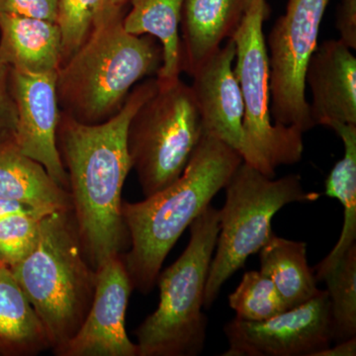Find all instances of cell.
<instances>
[{
	"instance_id": "obj_1",
	"label": "cell",
	"mask_w": 356,
	"mask_h": 356,
	"mask_svg": "<svg viewBox=\"0 0 356 356\" xmlns=\"http://www.w3.org/2000/svg\"><path fill=\"white\" fill-rule=\"evenodd\" d=\"M158 88L156 77L138 83L120 111L100 124L81 123L60 111L58 151L69 177L79 238L95 270L130 247L121 211L122 191L132 170L128 127L135 112Z\"/></svg>"
},
{
	"instance_id": "obj_2",
	"label": "cell",
	"mask_w": 356,
	"mask_h": 356,
	"mask_svg": "<svg viewBox=\"0 0 356 356\" xmlns=\"http://www.w3.org/2000/svg\"><path fill=\"white\" fill-rule=\"evenodd\" d=\"M242 163L238 152L203 133L173 184L140 202H122L130 238V250L122 257L133 289L142 294L154 289L173 245Z\"/></svg>"
},
{
	"instance_id": "obj_3",
	"label": "cell",
	"mask_w": 356,
	"mask_h": 356,
	"mask_svg": "<svg viewBox=\"0 0 356 356\" xmlns=\"http://www.w3.org/2000/svg\"><path fill=\"white\" fill-rule=\"evenodd\" d=\"M124 15L95 25L56 76L60 111L81 123L100 124L118 113L132 89L163 60L159 42L130 34Z\"/></svg>"
},
{
	"instance_id": "obj_4",
	"label": "cell",
	"mask_w": 356,
	"mask_h": 356,
	"mask_svg": "<svg viewBox=\"0 0 356 356\" xmlns=\"http://www.w3.org/2000/svg\"><path fill=\"white\" fill-rule=\"evenodd\" d=\"M9 269L39 316L55 353L81 329L97 275L84 254L72 210L42 218L36 247Z\"/></svg>"
},
{
	"instance_id": "obj_5",
	"label": "cell",
	"mask_w": 356,
	"mask_h": 356,
	"mask_svg": "<svg viewBox=\"0 0 356 356\" xmlns=\"http://www.w3.org/2000/svg\"><path fill=\"white\" fill-rule=\"evenodd\" d=\"M189 228L188 245L175 264L159 273L158 308L135 331L138 356L202 353L207 329L204 292L219 235V210L210 204Z\"/></svg>"
},
{
	"instance_id": "obj_6",
	"label": "cell",
	"mask_w": 356,
	"mask_h": 356,
	"mask_svg": "<svg viewBox=\"0 0 356 356\" xmlns=\"http://www.w3.org/2000/svg\"><path fill=\"white\" fill-rule=\"evenodd\" d=\"M225 189L219 235L204 292L206 309L216 301L225 282L273 236L271 221L278 211L288 204L314 202L321 196L306 191L298 175L274 179L243 161Z\"/></svg>"
},
{
	"instance_id": "obj_7",
	"label": "cell",
	"mask_w": 356,
	"mask_h": 356,
	"mask_svg": "<svg viewBox=\"0 0 356 356\" xmlns=\"http://www.w3.org/2000/svg\"><path fill=\"white\" fill-rule=\"evenodd\" d=\"M159 84L129 124L127 147L145 197L170 186L184 172L203 135L191 86L178 79Z\"/></svg>"
},
{
	"instance_id": "obj_8",
	"label": "cell",
	"mask_w": 356,
	"mask_h": 356,
	"mask_svg": "<svg viewBox=\"0 0 356 356\" xmlns=\"http://www.w3.org/2000/svg\"><path fill=\"white\" fill-rule=\"evenodd\" d=\"M270 13L266 0H257L232 39L236 44L235 74L242 91L243 163L268 177L276 168L295 165L304 152L303 133L278 126L270 113L269 62L264 24Z\"/></svg>"
},
{
	"instance_id": "obj_9",
	"label": "cell",
	"mask_w": 356,
	"mask_h": 356,
	"mask_svg": "<svg viewBox=\"0 0 356 356\" xmlns=\"http://www.w3.org/2000/svg\"><path fill=\"white\" fill-rule=\"evenodd\" d=\"M331 0H288L267 38L270 113L276 125L305 133L314 128L306 98L307 67L318 47Z\"/></svg>"
},
{
	"instance_id": "obj_10",
	"label": "cell",
	"mask_w": 356,
	"mask_h": 356,
	"mask_svg": "<svg viewBox=\"0 0 356 356\" xmlns=\"http://www.w3.org/2000/svg\"><path fill=\"white\" fill-rule=\"evenodd\" d=\"M222 356H315L332 346L334 327L327 290L303 305L262 322L233 318L225 325Z\"/></svg>"
},
{
	"instance_id": "obj_11",
	"label": "cell",
	"mask_w": 356,
	"mask_h": 356,
	"mask_svg": "<svg viewBox=\"0 0 356 356\" xmlns=\"http://www.w3.org/2000/svg\"><path fill=\"white\" fill-rule=\"evenodd\" d=\"M122 255L107 259L96 269L95 297L88 314L81 329L56 355L138 356L137 344L126 332V311L133 286Z\"/></svg>"
},
{
	"instance_id": "obj_12",
	"label": "cell",
	"mask_w": 356,
	"mask_h": 356,
	"mask_svg": "<svg viewBox=\"0 0 356 356\" xmlns=\"http://www.w3.org/2000/svg\"><path fill=\"white\" fill-rule=\"evenodd\" d=\"M56 74H29L10 69L9 84L15 103L16 146L44 166L58 186L69 192V177L57 147L60 108Z\"/></svg>"
},
{
	"instance_id": "obj_13",
	"label": "cell",
	"mask_w": 356,
	"mask_h": 356,
	"mask_svg": "<svg viewBox=\"0 0 356 356\" xmlns=\"http://www.w3.org/2000/svg\"><path fill=\"white\" fill-rule=\"evenodd\" d=\"M233 39L199 67L192 76V91L202 122L203 133L240 152L245 114L242 91L235 74Z\"/></svg>"
},
{
	"instance_id": "obj_14",
	"label": "cell",
	"mask_w": 356,
	"mask_h": 356,
	"mask_svg": "<svg viewBox=\"0 0 356 356\" xmlns=\"http://www.w3.org/2000/svg\"><path fill=\"white\" fill-rule=\"evenodd\" d=\"M305 83L312 95L309 107L314 127L356 125V58L341 40L317 47L307 67Z\"/></svg>"
},
{
	"instance_id": "obj_15",
	"label": "cell",
	"mask_w": 356,
	"mask_h": 356,
	"mask_svg": "<svg viewBox=\"0 0 356 356\" xmlns=\"http://www.w3.org/2000/svg\"><path fill=\"white\" fill-rule=\"evenodd\" d=\"M257 0H186L182 10V72L189 76L235 35Z\"/></svg>"
},
{
	"instance_id": "obj_16",
	"label": "cell",
	"mask_w": 356,
	"mask_h": 356,
	"mask_svg": "<svg viewBox=\"0 0 356 356\" xmlns=\"http://www.w3.org/2000/svg\"><path fill=\"white\" fill-rule=\"evenodd\" d=\"M0 62L29 74H56L63 63L57 23L0 13Z\"/></svg>"
},
{
	"instance_id": "obj_17",
	"label": "cell",
	"mask_w": 356,
	"mask_h": 356,
	"mask_svg": "<svg viewBox=\"0 0 356 356\" xmlns=\"http://www.w3.org/2000/svg\"><path fill=\"white\" fill-rule=\"evenodd\" d=\"M0 197L27 204L44 214L72 210L69 192L43 165L21 153L13 140L0 143Z\"/></svg>"
},
{
	"instance_id": "obj_18",
	"label": "cell",
	"mask_w": 356,
	"mask_h": 356,
	"mask_svg": "<svg viewBox=\"0 0 356 356\" xmlns=\"http://www.w3.org/2000/svg\"><path fill=\"white\" fill-rule=\"evenodd\" d=\"M186 0H130L131 9L123 19L130 34L149 35L159 42L163 60L156 74L159 84L175 83L182 72L179 28Z\"/></svg>"
},
{
	"instance_id": "obj_19",
	"label": "cell",
	"mask_w": 356,
	"mask_h": 356,
	"mask_svg": "<svg viewBox=\"0 0 356 356\" xmlns=\"http://www.w3.org/2000/svg\"><path fill=\"white\" fill-rule=\"evenodd\" d=\"M51 348L39 316L10 269L0 267V355L33 356Z\"/></svg>"
},
{
	"instance_id": "obj_20",
	"label": "cell",
	"mask_w": 356,
	"mask_h": 356,
	"mask_svg": "<svg viewBox=\"0 0 356 356\" xmlns=\"http://www.w3.org/2000/svg\"><path fill=\"white\" fill-rule=\"evenodd\" d=\"M261 273L273 281L287 309L317 297L314 269L307 259V243L273 235L259 250Z\"/></svg>"
},
{
	"instance_id": "obj_21",
	"label": "cell",
	"mask_w": 356,
	"mask_h": 356,
	"mask_svg": "<svg viewBox=\"0 0 356 356\" xmlns=\"http://www.w3.org/2000/svg\"><path fill=\"white\" fill-rule=\"evenodd\" d=\"M329 128L343 140L344 154L325 180V194L337 199L343 205V225L337 245L315 267L317 281H322L325 274L356 242V125L332 123Z\"/></svg>"
},
{
	"instance_id": "obj_22",
	"label": "cell",
	"mask_w": 356,
	"mask_h": 356,
	"mask_svg": "<svg viewBox=\"0 0 356 356\" xmlns=\"http://www.w3.org/2000/svg\"><path fill=\"white\" fill-rule=\"evenodd\" d=\"M331 303L334 339L356 337V243L325 274Z\"/></svg>"
},
{
	"instance_id": "obj_23",
	"label": "cell",
	"mask_w": 356,
	"mask_h": 356,
	"mask_svg": "<svg viewBox=\"0 0 356 356\" xmlns=\"http://www.w3.org/2000/svg\"><path fill=\"white\" fill-rule=\"evenodd\" d=\"M229 305L236 318L247 322H262L288 310L273 281L261 271H248L235 291L229 294Z\"/></svg>"
},
{
	"instance_id": "obj_24",
	"label": "cell",
	"mask_w": 356,
	"mask_h": 356,
	"mask_svg": "<svg viewBox=\"0 0 356 356\" xmlns=\"http://www.w3.org/2000/svg\"><path fill=\"white\" fill-rule=\"evenodd\" d=\"M102 1L58 0L56 23L62 34L63 63L81 48L92 32Z\"/></svg>"
},
{
	"instance_id": "obj_25",
	"label": "cell",
	"mask_w": 356,
	"mask_h": 356,
	"mask_svg": "<svg viewBox=\"0 0 356 356\" xmlns=\"http://www.w3.org/2000/svg\"><path fill=\"white\" fill-rule=\"evenodd\" d=\"M43 217L14 214L0 219V264L2 266L9 268L31 254L38 243Z\"/></svg>"
},
{
	"instance_id": "obj_26",
	"label": "cell",
	"mask_w": 356,
	"mask_h": 356,
	"mask_svg": "<svg viewBox=\"0 0 356 356\" xmlns=\"http://www.w3.org/2000/svg\"><path fill=\"white\" fill-rule=\"evenodd\" d=\"M10 67L0 62V143L14 140L16 130L15 103L9 84Z\"/></svg>"
},
{
	"instance_id": "obj_27",
	"label": "cell",
	"mask_w": 356,
	"mask_h": 356,
	"mask_svg": "<svg viewBox=\"0 0 356 356\" xmlns=\"http://www.w3.org/2000/svg\"><path fill=\"white\" fill-rule=\"evenodd\" d=\"M58 0H0V13L57 21Z\"/></svg>"
},
{
	"instance_id": "obj_28",
	"label": "cell",
	"mask_w": 356,
	"mask_h": 356,
	"mask_svg": "<svg viewBox=\"0 0 356 356\" xmlns=\"http://www.w3.org/2000/svg\"><path fill=\"white\" fill-rule=\"evenodd\" d=\"M336 27L339 40L351 50H355L356 0H341L337 7Z\"/></svg>"
},
{
	"instance_id": "obj_29",
	"label": "cell",
	"mask_w": 356,
	"mask_h": 356,
	"mask_svg": "<svg viewBox=\"0 0 356 356\" xmlns=\"http://www.w3.org/2000/svg\"><path fill=\"white\" fill-rule=\"evenodd\" d=\"M129 1L130 0H102L95 26L126 14L125 7Z\"/></svg>"
},
{
	"instance_id": "obj_30",
	"label": "cell",
	"mask_w": 356,
	"mask_h": 356,
	"mask_svg": "<svg viewBox=\"0 0 356 356\" xmlns=\"http://www.w3.org/2000/svg\"><path fill=\"white\" fill-rule=\"evenodd\" d=\"M14 214H32L42 217L48 215L19 201L0 197V219Z\"/></svg>"
},
{
	"instance_id": "obj_31",
	"label": "cell",
	"mask_w": 356,
	"mask_h": 356,
	"mask_svg": "<svg viewBox=\"0 0 356 356\" xmlns=\"http://www.w3.org/2000/svg\"><path fill=\"white\" fill-rule=\"evenodd\" d=\"M356 337H350L346 341H339L337 346H330L325 350L318 351L315 356H355Z\"/></svg>"
},
{
	"instance_id": "obj_32",
	"label": "cell",
	"mask_w": 356,
	"mask_h": 356,
	"mask_svg": "<svg viewBox=\"0 0 356 356\" xmlns=\"http://www.w3.org/2000/svg\"><path fill=\"white\" fill-rule=\"evenodd\" d=\"M1 266H2V264H0V267H1Z\"/></svg>"
}]
</instances>
